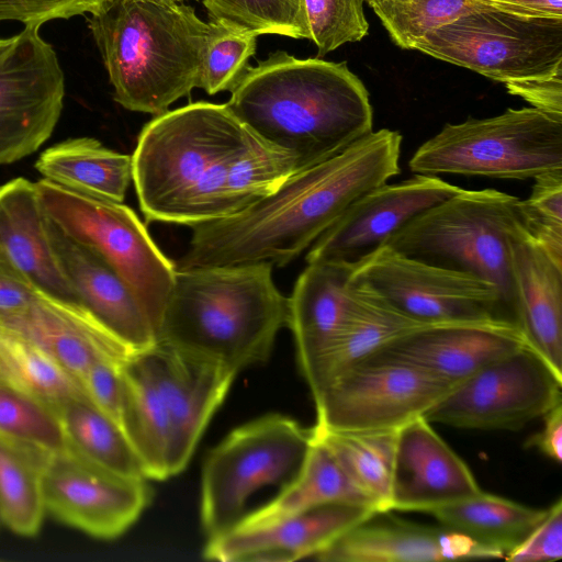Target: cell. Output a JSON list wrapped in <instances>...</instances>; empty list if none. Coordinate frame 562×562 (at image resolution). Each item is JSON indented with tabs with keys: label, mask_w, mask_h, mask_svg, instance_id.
Returning a JSON list of instances; mask_svg holds the SVG:
<instances>
[{
	"label": "cell",
	"mask_w": 562,
	"mask_h": 562,
	"mask_svg": "<svg viewBox=\"0 0 562 562\" xmlns=\"http://www.w3.org/2000/svg\"><path fill=\"white\" fill-rule=\"evenodd\" d=\"M402 136L381 128L340 154L292 173L227 217L199 223L176 269L269 261L288 265L370 190L400 173Z\"/></svg>",
	"instance_id": "6da1fadb"
},
{
	"label": "cell",
	"mask_w": 562,
	"mask_h": 562,
	"mask_svg": "<svg viewBox=\"0 0 562 562\" xmlns=\"http://www.w3.org/2000/svg\"><path fill=\"white\" fill-rule=\"evenodd\" d=\"M231 92V112L267 146L289 154L296 171L373 131L369 92L345 61L278 52L247 67Z\"/></svg>",
	"instance_id": "7a4b0ae2"
},
{
	"label": "cell",
	"mask_w": 562,
	"mask_h": 562,
	"mask_svg": "<svg viewBox=\"0 0 562 562\" xmlns=\"http://www.w3.org/2000/svg\"><path fill=\"white\" fill-rule=\"evenodd\" d=\"M259 140L226 104L200 101L156 115L132 155L147 222L193 226L224 217L228 167Z\"/></svg>",
	"instance_id": "3957f363"
},
{
	"label": "cell",
	"mask_w": 562,
	"mask_h": 562,
	"mask_svg": "<svg viewBox=\"0 0 562 562\" xmlns=\"http://www.w3.org/2000/svg\"><path fill=\"white\" fill-rule=\"evenodd\" d=\"M269 261L176 269L157 342L216 362L236 374L266 362L288 326L289 299Z\"/></svg>",
	"instance_id": "277c9868"
},
{
	"label": "cell",
	"mask_w": 562,
	"mask_h": 562,
	"mask_svg": "<svg viewBox=\"0 0 562 562\" xmlns=\"http://www.w3.org/2000/svg\"><path fill=\"white\" fill-rule=\"evenodd\" d=\"M87 23L126 110L159 115L199 88L210 23L172 0H108Z\"/></svg>",
	"instance_id": "5b68a950"
},
{
	"label": "cell",
	"mask_w": 562,
	"mask_h": 562,
	"mask_svg": "<svg viewBox=\"0 0 562 562\" xmlns=\"http://www.w3.org/2000/svg\"><path fill=\"white\" fill-rule=\"evenodd\" d=\"M524 232L528 228L520 199L495 189H462L411 220L384 245L493 284L517 326L510 241Z\"/></svg>",
	"instance_id": "8992f818"
},
{
	"label": "cell",
	"mask_w": 562,
	"mask_h": 562,
	"mask_svg": "<svg viewBox=\"0 0 562 562\" xmlns=\"http://www.w3.org/2000/svg\"><path fill=\"white\" fill-rule=\"evenodd\" d=\"M416 175L525 180L562 171V116L536 108L446 124L408 162Z\"/></svg>",
	"instance_id": "52a82bcc"
},
{
	"label": "cell",
	"mask_w": 562,
	"mask_h": 562,
	"mask_svg": "<svg viewBox=\"0 0 562 562\" xmlns=\"http://www.w3.org/2000/svg\"><path fill=\"white\" fill-rule=\"evenodd\" d=\"M42 206L65 236L104 260L127 284L157 336L176 266L123 202L81 194L52 181L35 182Z\"/></svg>",
	"instance_id": "ba28073f"
},
{
	"label": "cell",
	"mask_w": 562,
	"mask_h": 562,
	"mask_svg": "<svg viewBox=\"0 0 562 562\" xmlns=\"http://www.w3.org/2000/svg\"><path fill=\"white\" fill-rule=\"evenodd\" d=\"M312 430L269 414L231 431L207 454L202 471L201 524L207 539L233 529L260 488L290 481L308 450Z\"/></svg>",
	"instance_id": "9c48e42d"
},
{
	"label": "cell",
	"mask_w": 562,
	"mask_h": 562,
	"mask_svg": "<svg viewBox=\"0 0 562 562\" xmlns=\"http://www.w3.org/2000/svg\"><path fill=\"white\" fill-rule=\"evenodd\" d=\"M415 49L503 83L546 76L562 69V18L484 8L432 31Z\"/></svg>",
	"instance_id": "30bf717a"
},
{
	"label": "cell",
	"mask_w": 562,
	"mask_h": 562,
	"mask_svg": "<svg viewBox=\"0 0 562 562\" xmlns=\"http://www.w3.org/2000/svg\"><path fill=\"white\" fill-rule=\"evenodd\" d=\"M351 283L370 289L401 313L426 324L513 323L493 284L407 257L386 245L356 263Z\"/></svg>",
	"instance_id": "8fae6325"
},
{
	"label": "cell",
	"mask_w": 562,
	"mask_h": 562,
	"mask_svg": "<svg viewBox=\"0 0 562 562\" xmlns=\"http://www.w3.org/2000/svg\"><path fill=\"white\" fill-rule=\"evenodd\" d=\"M454 385L414 366L369 356L312 395L315 425L335 430L398 429L424 416Z\"/></svg>",
	"instance_id": "7c38bea8"
},
{
	"label": "cell",
	"mask_w": 562,
	"mask_h": 562,
	"mask_svg": "<svg viewBox=\"0 0 562 562\" xmlns=\"http://www.w3.org/2000/svg\"><path fill=\"white\" fill-rule=\"evenodd\" d=\"M560 403L562 376L524 346L454 385L424 417L457 428L517 431Z\"/></svg>",
	"instance_id": "4fadbf2b"
},
{
	"label": "cell",
	"mask_w": 562,
	"mask_h": 562,
	"mask_svg": "<svg viewBox=\"0 0 562 562\" xmlns=\"http://www.w3.org/2000/svg\"><path fill=\"white\" fill-rule=\"evenodd\" d=\"M65 78L40 26H24L0 49V166L37 150L60 117Z\"/></svg>",
	"instance_id": "5bb4252c"
},
{
	"label": "cell",
	"mask_w": 562,
	"mask_h": 562,
	"mask_svg": "<svg viewBox=\"0 0 562 562\" xmlns=\"http://www.w3.org/2000/svg\"><path fill=\"white\" fill-rule=\"evenodd\" d=\"M146 480L109 472L68 449L50 456L43 467L45 510L92 537L114 539L150 503L151 488Z\"/></svg>",
	"instance_id": "9a60e30c"
},
{
	"label": "cell",
	"mask_w": 562,
	"mask_h": 562,
	"mask_svg": "<svg viewBox=\"0 0 562 562\" xmlns=\"http://www.w3.org/2000/svg\"><path fill=\"white\" fill-rule=\"evenodd\" d=\"M461 190L437 176L416 173L401 182L383 183L353 202L311 245L306 262L356 265L411 220Z\"/></svg>",
	"instance_id": "2e32d148"
},
{
	"label": "cell",
	"mask_w": 562,
	"mask_h": 562,
	"mask_svg": "<svg viewBox=\"0 0 562 562\" xmlns=\"http://www.w3.org/2000/svg\"><path fill=\"white\" fill-rule=\"evenodd\" d=\"M140 353L170 418L172 476L189 463L203 431L237 374L216 362L162 342Z\"/></svg>",
	"instance_id": "e0dca14e"
},
{
	"label": "cell",
	"mask_w": 562,
	"mask_h": 562,
	"mask_svg": "<svg viewBox=\"0 0 562 562\" xmlns=\"http://www.w3.org/2000/svg\"><path fill=\"white\" fill-rule=\"evenodd\" d=\"M376 513L352 504H328L255 527H235L207 539L203 557L221 562H288L314 558Z\"/></svg>",
	"instance_id": "ac0fdd59"
},
{
	"label": "cell",
	"mask_w": 562,
	"mask_h": 562,
	"mask_svg": "<svg viewBox=\"0 0 562 562\" xmlns=\"http://www.w3.org/2000/svg\"><path fill=\"white\" fill-rule=\"evenodd\" d=\"M482 492L465 462L418 417L397 430L391 510H428Z\"/></svg>",
	"instance_id": "d6986e66"
},
{
	"label": "cell",
	"mask_w": 562,
	"mask_h": 562,
	"mask_svg": "<svg viewBox=\"0 0 562 562\" xmlns=\"http://www.w3.org/2000/svg\"><path fill=\"white\" fill-rule=\"evenodd\" d=\"M524 346H528L524 335L510 322L451 324L403 335L370 356L404 362L458 384Z\"/></svg>",
	"instance_id": "ffe728a7"
},
{
	"label": "cell",
	"mask_w": 562,
	"mask_h": 562,
	"mask_svg": "<svg viewBox=\"0 0 562 562\" xmlns=\"http://www.w3.org/2000/svg\"><path fill=\"white\" fill-rule=\"evenodd\" d=\"M374 513L349 529L313 559L324 562H431L499 559L469 537L446 527H430Z\"/></svg>",
	"instance_id": "44dd1931"
},
{
	"label": "cell",
	"mask_w": 562,
	"mask_h": 562,
	"mask_svg": "<svg viewBox=\"0 0 562 562\" xmlns=\"http://www.w3.org/2000/svg\"><path fill=\"white\" fill-rule=\"evenodd\" d=\"M0 327L40 347L78 380L98 361L124 363L134 355L85 308L42 292L22 312L0 316Z\"/></svg>",
	"instance_id": "7402d4cb"
},
{
	"label": "cell",
	"mask_w": 562,
	"mask_h": 562,
	"mask_svg": "<svg viewBox=\"0 0 562 562\" xmlns=\"http://www.w3.org/2000/svg\"><path fill=\"white\" fill-rule=\"evenodd\" d=\"M0 254L40 292L80 306L56 250L35 182L15 178L0 186Z\"/></svg>",
	"instance_id": "603a6c76"
},
{
	"label": "cell",
	"mask_w": 562,
	"mask_h": 562,
	"mask_svg": "<svg viewBox=\"0 0 562 562\" xmlns=\"http://www.w3.org/2000/svg\"><path fill=\"white\" fill-rule=\"evenodd\" d=\"M355 266L334 261L307 263L288 297V327L304 379L329 351L351 317L356 305V288L351 283Z\"/></svg>",
	"instance_id": "cb8c5ba5"
},
{
	"label": "cell",
	"mask_w": 562,
	"mask_h": 562,
	"mask_svg": "<svg viewBox=\"0 0 562 562\" xmlns=\"http://www.w3.org/2000/svg\"><path fill=\"white\" fill-rule=\"evenodd\" d=\"M50 224L56 250L79 305L134 353L156 345V331L124 280L98 255Z\"/></svg>",
	"instance_id": "d4e9b609"
},
{
	"label": "cell",
	"mask_w": 562,
	"mask_h": 562,
	"mask_svg": "<svg viewBox=\"0 0 562 562\" xmlns=\"http://www.w3.org/2000/svg\"><path fill=\"white\" fill-rule=\"evenodd\" d=\"M517 326L527 345L562 376V266L530 237L510 241Z\"/></svg>",
	"instance_id": "484cf974"
},
{
	"label": "cell",
	"mask_w": 562,
	"mask_h": 562,
	"mask_svg": "<svg viewBox=\"0 0 562 562\" xmlns=\"http://www.w3.org/2000/svg\"><path fill=\"white\" fill-rule=\"evenodd\" d=\"M121 425L146 479L171 476V424L164 398L140 352L122 366Z\"/></svg>",
	"instance_id": "4316f807"
},
{
	"label": "cell",
	"mask_w": 562,
	"mask_h": 562,
	"mask_svg": "<svg viewBox=\"0 0 562 562\" xmlns=\"http://www.w3.org/2000/svg\"><path fill=\"white\" fill-rule=\"evenodd\" d=\"M350 319L329 351L305 379L312 395L333 378L362 361L393 339L435 326L418 322L389 304L368 288L356 285Z\"/></svg>",
	"instance_id": "83f0119b"
},
{
	"label": "cell",
	"mask_w": 562,
	"mask_h": 562,
	"mask_svg": "<svg viewBox=\"0 0 562 562\" xmlns=\"http://www.w3.org/2000/svg\"><path fill=\"white\" fill-rule=\"evenodd\" d=\"M43 179L81 194L123 202L133 181L132 156L91 137L69 138L45 149L35 162Z\"/></svg>",
	"instance_id": "f1b7e54d"
},
{
	"label": "cell",
	"mask_w": 562,
	"mask_h": 562,
	"mask_svg": "<svg viewBox=\"0 0 562 562\" xmlns=\"http://www.w3.org/2000/svg\"><path fill=\"white\" fill-rule=\"evenodd\" d=\"M328 504L361 505L375 510L329 450L312 434L308 450L296 475L277 497L246 514L235 527H255Z\"/></svg>",
	"instance_id": "f546056e"
},
{
	"label": "cell",
	"mask_w": 562,
	"mask_h": 562,
	"mask_svg": "<svg viewBox=\"0 0 562 562\" xmlns=\"http://www.w3.org/2000/svg\"><path fill=\"white\" fill-rule=\"evenodd\" d=\"M426 514L435 517L440 526L469 537L505 559L543 519L547 509L528 507L482 491Z\"/></svg>",
	"instance_id": "4dcf8cb0"
},
{
	"label": "cell",
	"mask_w": 562,
	"mask_h": 562,
	"mask_svg": "<svg viewBox=\"0 0 562 562\" xmlns=\"http://www.w3.org/2000/svg\"><path fill=\"white\" fill-rule=\"evenodd\" d=\"M311 429L375 510L390 512L398 429L335 430L316 425Z\"/></svg>",
	"instance_id": "1f68e13d"
},
{
	"label": "cell",
	"mask_w": 562,
	"mask_h": 562,
	"mask_svg": "<svg viewBox=\"0 0 562 562\" xmlns=\"http://www.w3.org/2000/svg\"><path fill=\"white\" fill-rule=\"evenodd\" d=\"M57 413L68 448L75 454L122 476L145 477L139 459L121 425L90 398L70 401Z\"/></svg>",
	"instance_id": "d6a6232c"
},
{
	"label": "cell",
	"mask_w": 562,
	"mask_h": 562,
	"mask_svg": "<svg viewBox=\"0 0 562 562\" xmlns=\"http://www.w3.org/2000/svg\"><path fill=\"white\" fill-rule=\"evenodd\" d=\"M0 383L58 411L88 397L80 381L40 347L0 327ZM89 398V397H88Z\"/></svg>",
	"instance_id": "836d02e7"
},
{
	"label": "cell",
	"mask_w": 562,
	"mask_h": 562,
	"mask_svg": "<svg viewBox=\"0 0 562 562\" xmlns=\"http://www.w3.org/2000/svg\"><path fill=\"white\" fill-rule=\"evenodd\" d=\"M47 459L0 439V518L18 535L32 537L41 529L46 513L42 471Z\"/></svg>",
	"instance_id": "e575fe53"
},
{
	"label": "cell",
	"mask_w": 562,
	"mask_h": 562,
	"mask_svg": "<svg viewBox=\"0 0 562 562\" xmlns=\"http://www.w3.org/2000/svg\"><path fill=\"white\" fill-rule=\"evenodd\" d=\"M0 439L45 459L69 449L56 409L2 383Z\"/></svg>",
	"instance_id": "d590c367"
},
{
	"label": "cell",
	"mask_w": 562,
	"mask_h": 562,
	"mask_svg": "<svg viewBox=\"0 0 562 562\" xmlns=\"http://www.w3.org/2000/svg\"><path fill=\"white\" fill-rule=\"evenodd\" d=\"M295 171L289 154L257 142L229 165L223 187L224 217L269 195Z\"/></svg>",
	"instance_id": "8d00e7d4"
},
{
	"label": "cell",
	"mask_w": 562,
	"mask_h": 562,
	"mask_svg": "<svg viewBox=\"0 0 562 562\" xmlns=\"http://www.w3.org/2000/svg\"><path fill=\"white\" fill-rule=\"evenodd\" d=\"M368 4L392 41L404 49H415L432 31L487 8L470 0H372Z\"/></svg>",
	"instance_id": "74e56055"
},
{
	"label": "cell",
	"mask_w": 562,
	"mask_h": 562,
	"mask_svg": "<svg viewBox=\"0 0 562 562\" xmlns=\"http://www.w3.org/2000/svg\"><path fill=\"white\" fill-rule=\"evenodd\" d=\"M211 20L255 33L310 40L303 0H203Z\"/></svg>",
	"instance_id": "f35d334b"
},
{
	"label": "cell",
	"mask_w": 562,
	"mask_h": 562,
	"mask_svg": "<svg viewBox=\"0 0 562 562\" xmlns=\"http://www.w3.org/2000/svg\"><path fill=\"white\" fill-rule=\"evenodd\" d=\"M209 23L199 88L215 94L231 91L239 82L255 54L258 35L224 21Z\"/></svg>",
	"instance_id": "ab89813d"
},
{
	"label": "cell",
	"mask_w": 562,
	"mask_h": 562,
	"mask_svg": "<svg viewBox=\"0 0 562 562\" xmlns=\"http://www.w3.org/2000/svg\"><path fill=\"white\" fill-rule=\"evenodd\" d=\"M363 3L364 0H303L310 41L317 46L319 56L367 35Z\"/></svg>",
	"instance_id": "60d3db41"
},
{
	"label": "cell",
	"mask_w": 562,
	"mask_h": 562,
	"mask_svg": "<svg viewBox=\"0 0 562 562\" xmlns=\"http://www.w3.org/2000/svg\"><path fill=\"white\" fill-rule=\"evenodd\" d=\"M521 201L530 237L562 266V171L535 178L529 198Z\"/></svg>",
	"instance_id": "b9f144b4"
},
{
	"label": "cell",
	"mask_w": 562,
	"mask_h": 562,
	"mask_svg": "<svg viewBox=\"0 0 562 562\" xmlns=\"http://www.w3.org/2000/svg\"><path fill=\"white\" fill-rule=\"evenodd\" d=\"M108 0H0V22L16 21L24 26L88 15L100 10Z\"/></svg>",
	"instance_id": "7bdbcfd3"
},
{
	"label": "cell",
	"mask_w": 562,
	"mask_h": 562,
	"mask_svg": "<svg viewBox=\"0 0 562 562\" xmlns=\"http://www.w3.org/2000/svg\"><path fill=\"white\" fill-rule=\"evenodd\" d=\"M562 558V501L549 508L543 519L513 549L505 560L510 562H544Z\"/></svg>",
	"instance_id": "ee69618b"
},
{
	"label": "cell",
	"mask_w": 562,
	"mask_h": 562,
	"mask_svg": "<svg viewBox=\"0 0 562 562\" xmlns=\"http://www.w3.org/2000/svg\"><path fill=\"white\" fill-rule=\"evenodd\" d=\"M124 363L98 361L79 379L90 401L120 425L123 404L122 366Z\"/></svg>",
	"instance_id": "f6af8a7d"
},
{
	"label": "cell",
	"mask_w": 562,
	"mask_h": 562,
	"mask_svg": "<svg viewBox=\"0 0 562 562\" xmlns=\"http://www.w3.org/2000/svg\"><path fill=\"white\" fill-rule=\"evenodd\" d=\"M504 85L510 94L522 98L532 108L562 116V69L550 75Z\"/></svg>",
	"instance_id": "bcb514c9"
},
{
	"label": "cell",
	"mask_w": 562,
	"mask_h": 562,
	"mask_svg": "<svg viewBox=\"0 0 562 562\" xmlns=\"http://www.w3.org/2000/svg\"><path fill=\"white\" fill-rule=\"evenodd\" d=\"M40 291L0 254V316L25 310Z\"/></svg>",
	"instance_id": "7dc6e473"
},
{
	"label": "cell",
	"mask_w": 562,
	"mask_h": 562,
	"mask_svg": "<svg viewBox=\"0 0 562 562\" xmlns=\"http://www.w3.org/2000/svg\"><path fill=\"white\" fill-rule=\"evenodd\" d=\"M543 427L530 436L525 448H536L553 461H562V403L555 405L544 416Z\"/></svg>",
	"instance_id": "c3c4849f"
},
{
	"label": "cell",
	"mask_w": 562,
	"mask_h": 562,
	"mask_svg": "<svg viewBox=\"0 0 562 562\" xmlns=\"http://www.w3.org/2000/svg\"><path fill=\"white\" fill-rule=\"evenodd\" d=\"M475 3L492 8L498 11L519 14L520 1L521 0H470Z\"/></svg>",
	"instance_id": "681fc988"
},
{
	"label": "cell",
	"mask_w": 562,
	"mask_h": 562,
	"mask_svg": "<svg viewBox=\"0 0 562 562\" xmlns=\"http://www.w3.org/2000/svg\"><path fill=\"white\" fill-rule=\"evenodd\" d=\"M10 41V37L7 38H0V49L4 47Z\"/></svg>",
	"instance_id": "f907efd6"
},
{
	"label": "cell",
	"mask_w": 562,
	"mask_h": 562,
	"mask_svg": "<svg viewBox=\"0 0 562 562\" xmlns=\"http://www.w3.org/2000/svg\"><path fill=\"white\" fill-rule=\"evenodd\" d=\"M370 1H372V0H364V2H367V3H369Z\"/></svg>",
	"instance_id": "816d5d0a"
},
{
	"label": "cell",
	"mask_w": 562,
	"mask_h": 562,
	"mask_svg": "<svg viewBox=\"0 0 562 562\" xmlns=\"http://www.w3.org/2000/svg\"><path fill=\"white\" fill-rule=\"evenodd\" d=\"M172 1H179V2H182V1H184V0H172Z\"/></svg>",
	"instance_id": "f5cc1de1"
},
{
	"label": "cell",
	"mask_w": 562,
	"mask_h": 562,
	"mask_svg": "<svg viewBox=\"0 0 562 562\" xmlns=\"http://www.w3.org/2000/svg\"><path fill=\"white\" fill-rule=\"evenodd\" d=\"M2 525L1 518H0V526Z\"/></svg>",
	"instance_id": "db71d44e"
}]
</instances>
